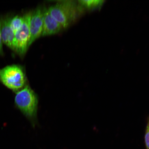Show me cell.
I'll list each match as a JSON object with an SVG mask.
<instances>
[{"mask_svg":"<svg viewBox=\"0 0 149 149\" xmlns=\"http://www.w3.org/2000/svg\"><path fill=\"white\" fill-rule=\"evenodd\" d=\"M11 17L7 15L1 17V32L3 43L13 50L15 33L10 25Z\"/></svg>","mask_w":149,"mask_h":149,"instance_id":"cell-7","label":"cell"},{"mask_svg":"<svg viewBox=\"0 0 149 149\" xmlns=\"http://www.w3.org/2000/svg\"><path fill=\"white\" fill-rule=\"evenodd\" d=\"M63 28L50 14L48 9L43 10L42 36L55 34L60 32Z\"/></svg>","mask_w":149,"mask_h":149,"instance_id":"cell-6","label":"cell"},{"mask_svg":"<svg viewBox=\"0 0 149 149\" xmlns=\"http://www.w3.org/2000/svg\"><path fill=\"white\" fill-rule=\"evenodd\" d=\"M24 22L23 16L18 15L11 17L10 20V25L13 31L15 33L22 27Z\"/></svg>","mask_w":149,"mask_h":149,"instance_id":"cell-8","label":"cell"},{"mask_svg":"<svg viewBox=\"0 0 149 149\" xmlns=\"http://www.w3.org/2000/svg\"><path fill=\"white\" fill-rule=\"evenodd\" d=\"M79 4L85 8L92 9L99 6L102 1H89V0H79L78 1Z\"/></svg>","mask_w":149,"mask_h":149,"instance_id":"cell-9","label":"cell"},{"mask_svg":"<svg viewBox=\"0 0 149 149\" xmlns=\"http://www.w3.org/2000/svg\"><path fill=\"white\" fill-rule=\"evenodd\" d=\"M38 97L29 85L15 93L14 104L33 126L37 123Z\"/></svg>","mask_w":149,"mask_h":149,"instance_id":"cell-1","label":"cell"},{"mask_svg":"<svg viewBox=\"0 0 149 149\" xmlns=\"http://www.w3.org/2000/svg\"><path fill=\"white\" fill-rule=\"evenodd\" d=\"M145 139L147 149H149V124H148L147 126Z\"/></svg>","mask_w":149,"mask_h":149,"instance_id":"cell-10","label":"cell"},{"mask_svg":"<svg viewBox=\"0 0 149 149\" xmlns=\"http://www.w3.org/2000/svg\"><path fill=\"white\" fill-rule=\"evenodd\" d=\"M0 83L15 93L28 85L24 68L20 65L16 64L0 68Z\"/></svg>","mask_w":149,"mask_h":149,"instance_id":"cell-2","label":"cell"},{"mask_svg":"<svg viewBox=\"0 0 149 149\" xmlns=\"http://www.w3.org/2000/svg\"><path fill=\"white\" fill-rule=\"evenodd\" d=\"M51 16L63 28L69 26L77 18L79 8L73 1H61L48 8Z\"/></svg>","mask_w":149,"mask_h":149,"instance_id":"cell-3","label":"cell"},{"mask_svg":"<svg viewBox=\"0 0 149 149\" xmlns=\"http://www.w3.org/2000/svg\"><path fill=\"white\" fill-rule=\"evenodd\" d=\"M1 17H0V56L3 55V42L2 40L1 32Z\"/></svg>","mask_w":149,"mask_h":149,"instance_id":"cell-11","label":"cell"},{"mask_svg":"<svg viewBox=\"0 0 149 149\" xmlns=\"http://www.w3.org/2000/svg\"><path fill=\"white\" fill-rule=\"evenodd\" d=\"M43 10L38 8L31 13L29 23L30 40L29 47L42 36Z\"/></svg>","mask_w":149,"mask_h":149,"instance_id":"cell-5","label":"cell"},{"mask_svg":"<svg viewBox=\"0 0 149 149\" xmlns=\"http://www.w3.org/2000/svg\"><path fill=\"white\" fill-rule=\"evenodd\" d=\"M31 14V13H28L24 15L23 25L15 33L13 51L22 56L25 54L29 47V23Z\"/></svg>","mask_w":149,"mask_h":149,"instance_id":"cell-4","label":"cell"},{"mask_svg":"<svg viewBox=\"0 0 149 149\" xmlns=\"http://www.w3.org/2000/svg\"><path fill=\"white\" fill-rule=\"evenodd\" d=\"M148 124H149V122H148Z\"/></svg>","mask_w":149,"mask_h":149,"instance_id":"cell-12","label":"cell"}]
</instances>
